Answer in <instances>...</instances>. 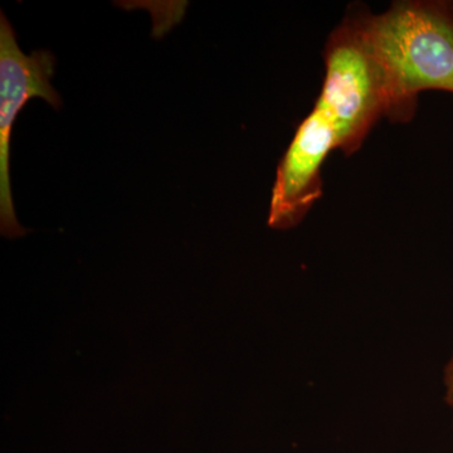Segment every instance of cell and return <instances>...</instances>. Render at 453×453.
<instances>
[{"label": "cell", "mask_w": 453, "mask_h": 453, "mask_svg": "<svg viewBox=\"0 0 453 453\" xmlns=\"http://www.w3.org/2000/svg\"><path fill=\"white\" fill-rule=\"evenodd\" d=\"M365 27L383 71L387 119L407 124L423 91L453 94V0H405Z\"/></svg>", "instance_id": "obj_1"}, {"label": "cell", "mask_w": 453, "mask_h": 453, "mask_svg": "<svg viewBox=\"0 0 453 453\" xmlns=\"http://www.w3.org/2000/svg\"><path fill=\"white\" fill-rule=\"evenodd\" d=\"M366 8L351 9L329 35L325 77L315 107L332 122L338 149L347 157L387 116V91L380 61L365 27Z\"/></svg>", "instance_id": "obj_2"}, {"label": "cell", "mask_w": 453, "mask_h": 453, "mask_svg": "<svg viewBox=\"0 0 453 453\" xmlns=\"http://www.w3.org/2000/svg\"><path fill=\"white\" fill-rule=\"evenodd\" d=\"M56 57L47 50L27 56L17 43L16 32L0 16V228L7 238L27 234L18 223L9 180V142L18 113L31 98L41 97L59 109L62 100L50 85Z\"/></svg>", "instance_id": "obj_3"}, {"label": "cell", "mask_w": 453, "mask_h": 453, "mask_svg": "<svg viewBox=\"0 0 453 453\" xmlns=\"http://www.w3.org/2000/svg\"><path fill=\"white\" fill-rule=\"evenodd\" d=\"M338 149L336 134L325 113L314 106L301 121L279 166L271 196L267 225L286 231L299 226L323 196L321 168Z\"/></svg>", "instance_id": "obj_4"}, {"label": "cell", "mask_w": 453, "mask_h": 453, "mask_svg": "<svg viewBox=\"0 0 453 453\" xmlns=\"http://www.w3.org/2000/svg\"><path fill=\"white\" fill-rule=\"evenodd\" d=\"M443 402L453 412V348L442 371Z\"/></svg>", "instance_id": "obj_5"}, {"label": "cell", "mask_w": 453, "mask_h": 453, "mask_svg": "<svg viewBox=\"0 0 453 453\" xmlns=\"http://www.w3.org/2000/svg\"><path fill=\"white\" fill-rule=\"evenodd\" d=\"M452 427H453V422H452Z\"/></svg>", "instance_id": "obj_6"}]
</instances>
